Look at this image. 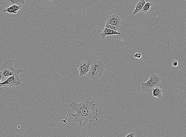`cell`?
Returning a JSON list of instances; mask_svg holds the SVG:
<instances>
[{
	"instance_id": "44dd1931",
	"label": "cell",
	"mask_w": 186,
	"mask_h": 137,
	"mask_svg": "<svg viewBox=\"0 0 186 137\" xmlns=\"http://www.w3.org/2000/svg\"><path fill=\"white\" fill-rule=\"evenodd\" d=\"M138 53L136 52V54H134V57L135 58H137L138 57Z\"/></svg>"
},
{
	"instance_id": "7c38bea8",
	"label": "cell",
	"mask_w": 186,
	"mask_h": 137,
	"mask_svg": "<svg viewBox=\"0 0 186 137\" xmlns=\"http://www.w3.org/2000/svg\"><path fill=\"white\" fill-rule=\"evenodd\" d=\"M146 3L145 0H139L136 4L134 10L133 12V14L135 15L141 11L142 9Z\"/></svg>"
},
{
	"instance_id": "3957f363",
	"label": "cell",
	"mask_w": 186,
	"mask_h": 137,
	"mask_svg": "<svg viewBox=\"0 0 186 137\" xmlns=\"http://www.w3.org/2000/svg\"><path fill=\"white\" fill-rule=\"evenodd\" d=\"M13 62L12 61H5L1 66V71L2 73L3 78H7L14 74L21 72V69H15L13 67Z\"/></svg>"
},
{
	"instance_id": "9c48e42d",
	"label": "cell",
	"mask_w": 186,
	"mask_h": 137,
	"mask_svg": "<svg viewBox=\"0 0 186 137\" xmlns=\"http://www.w3.org/2000/svg\"><path fill=\"white\" fill-rule=\"evenodd\" d=\"M165 93V90L161 87H155L152 88V96L153 97L161 99L162 97L163 94Z\"/></svg>"
},
{
	"instance_id": "277c9868",
	"label": "cell",
	"mask_w": 186,
	"mask_h": 137,
	"mask_svg": "<svg viewBox=\"0 0 186 137\" xmlns=\"http://www.w3.org/2000/svg\"><path fill=\"white\" fill-rule=\"evenodd\" d=\"M21 84V81L18 74L10 76L4 82L0 83V87H16Z\"/></svg>"
},
{
	"instance_id": "9a60e30c",
	"label": "cell",
	"mask_w": 186,
	"mask_h": 137,
	"mask_svg": "<svg viewBox=\"0 0 186 137\" xmlns=\"http://www.w3.org/2000/svg\"><path fill=\"white\" fill-rule=\"evenodd\" d=\"M105 27L106 28L115 30V31H118L119 30V29H118L116 26H114V25H112L109 24L107 23H106Z\"/></svg>"
},
{
	"instance_id": "7402d4cb",
	"label": "cell",
	"mask_w": 186,
	"mask_h": 137,
	"mask_svg": "<svg viewBox=\"0 0 186 137\" xmlns=\"http://www.w3.org/2000/svg\"><path fill=\"white\" fill-rule=\"evenodd\" d=\"M48 1H53V0H48Z\"/></svg>"
},
{
	"instance_id": "4fadbf2b",
	"label": "cell",
	"mask_w": 186,
	"mask_h": 137,
	"mask_svg": "<svg viewBox=\"0 0 186 137\" xmlns=\"http://www.w3.org/2000/svg\"><path fill=\"white\" fill-rule=\"evenodd\" d=\"M152 6V2H146L144 5V7L142 9L141 11L144 12V13H146L150 10L151 7Z\"/></svg>"
},
{
	"instance_id": "30bf717a",
	"label": "cell",
	"mask_w": 186,
	"mask_h": 137,
	"mask_svg": "<svg viewBox=\"0 0 186 137\" xmlns=\"http://www.w3.org/2000/svg\"><path fill=\"white\" fill-rule=\"evenodd\" d=\"M4 3L6 6H11L13 5L21 6L24 5L25 0H4Z\"/></svg>"
},
{
	"instance_id": "ac0fdd59",
	"label": "cell",
	"mask_w": 186,
	"mask_h": 137,
	"mask_svg": "<svg viewBox=\"0 0 186 137\" xmlns=\"http://www.w3.org/2000/svg\"><path fill=\"white\" fill-rule=\"evenodd\" d=\"M172 65L173 66H175V67H177L178 65V62L177 61L173 60L172 61Z\"/></svg>"
},
{
	"instance_id": "5bb4252c",
	"label": "cell",
	"mask_w": 186,
	"mask_h": 137,
	"mask_svg": "<svg viewBox=\"0 0 186 137\" xmlns=\"http://www.w3.org/2000/svg\"><path fill=\"white\" fill-rule=\"evenodd\" d=\"M4 12H8L10 14H16L18 12L15 11L11 6H6L3 10Z\"/></svg>"
},
{
	"instance_id": "e0dca14e",
	"label": "cell",
	"mask_w": 186,
	"mask_h": 137,
	"mask_svg": "<svg viewBox=\"0 0 186 137\" xmlns=\"http://www.w3.org/2000/svg\"><path fill=\"white\" fill-rule=\"evenodd\" d=\"M136 136V135L133 132H131L130 133L127 134L125 136L126 137H135Z\"/></svg>"
},
{
	"instance_id": "ba28073f",
	"label": "cell",
	"mask_w": 186,
	"mask_h": 137,
	"mask_svg": "<svg viewBox=\"0 0 186 137\" xmlns=\"http://www.w3.org/2000/svg\"><path fill=\"white\" fill-rule=\"evenodd\" d=\"M121 34V33L105 27L103 29L102 33L100 34V36H101V38L104 39V38H105V37L108 36L113 35H120Z\"/></svg>"
},
{
	"instance_id": "ffe728a7",
	"label": "cell",
	"mask_w": 186,
	"mask_h": 137,
	"mask_svg": "<svg viewBox=\"0 0 186 137\" xmlns=\"http://www.w3.org/2000/svg\"><path fill=\"white\" fill-rule=\"evenodd\" d=\"M142 55L140 53H138V55L137 58H141Z\"/></svg>"
},
{
	"instance_id": "5b68a950",
	"label": "cell",
	"mask_w": 186,
	"mask_h": 137,
	"mask_svg": "<svg viewBox=\"0 0 186 137\" xmlns=\"http://www.w3.org/2000/svg\"><path fill=\"white\" fill-rule=\"evenodd\" d=\"M92 61L88 60L85 61H79L76 64V67L78 69L80 76H87L90 69Z\"/></svg>"
},
{
	"instance_id": "7a4b0ae2",
	"label": "cell",
	"mask_w": 186,
	"mask_h": 137,
	"mask_svg": "<svg viewBox=\"0 0 186 137\" xmlns=\"http://www.w3.org/2000/svg\"><path fill=\"white\" fill-rule=\"evenodd\" d=\"M105 69L104 62L97 60L92 61L87 74L88 78L93 80H97L104 75Z\"/></svg>"
},
{
	"instance_id": "8fae6325",
	"label": "cell",
	"mask_w": 186,
	"mask_h": 137,
	"mask_svg": "<svg viewBox=\"0 0 186 137\" xmlns=\"http://www.w3.org/2000/svg\"><path fill=\"white\" fill-rule=\"evenodd\" d=\"M149 79L156 87L159 86L161 82V77L159 74L152 73L150 75Z\"/></svg>"
},
{
	"instance_id": "52a82bcc",
	"label": "cell",
	"mask_w": 186,
	"mask_h": 137,
	"mask_svg": "<svg viewBox=\"0 0 186 137\" xmlns=\"http://www.w3.org/2000/svg\"><path fill=\"white\" fill-rule=\"evenodd\" d=\"M141 88L144 93H148L150 92L151 89L156 87L149 79L145 82L141 83Z\"/></svg>"
},
{
	"instance_id": "6da1fadb",
	"label": "cell",
	"mask_w": 186,
	"mask_h": 137,
	"mask_svg": "<svg viewBox=\"0 0 186 137\" xmlns=\"http://www.w3.org/2000/svg\"><path fill=\"white\" fill-rule=\"evenodd\" d=\"M70 106L71 110L75 111V114H68L65 119L60 121L61 122L68 125L66 120L70 115L73 117V121L78 122L81 126H85L88 122H93L94 120L98 121V110L96 109V104L93 101H89L88 100L80 103L73 101L70 103Z\"/></svg>"
},
{
	"instance_id": "d6986e66",
	"label": "cell",
	"mask_w": 186,
	"mask_h": 137,
	"mask_svg": "<svg viewBox=\"0 0 186 137\" xmlns=\"http://www.w3.org/2000/svg\"><path fill=\"white\" fill-rule=\"evenodd\" d=\"M3 78V75H2V73L1 71H0V83H1V81L2 80Z\"/></svg>"
},
{
	"instance_id": "2e32d148",
	"label": "cell",
	"mask_w": 186,
	"mask_h": 137,
	"mask_svg": "<svg viewBox=\"0 0 186 137\" xmlns=\"http://www.w3.org/2000/svg\"><path fill=\"white\" fill-rule=\"evenodd\" d=\"M15 11L18 12L21 9V6L18 5H13L11 6Z\"/></svg>"
},
{
	"instance_id": "8992f818",
	"label": "cell",
	"mask_w": 186,
	"mask_h": 137,
	"mask_svg": "<svg viewBox=\"0 0 186 137\" xmlns=\"http://www.w3.org/2000/svg\"><path fill=\"white\" fill-rule=\"evenodd\" d=\"M106 23L116 26L119 29L122 24V21L119 16L113 14L107 17Z\"/></svg>"
}]
</instances>
